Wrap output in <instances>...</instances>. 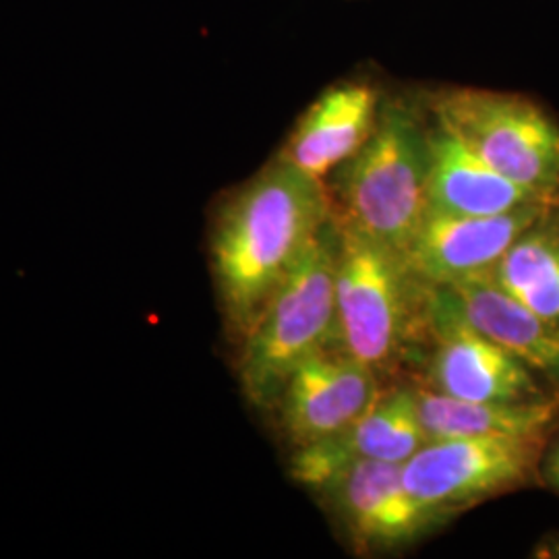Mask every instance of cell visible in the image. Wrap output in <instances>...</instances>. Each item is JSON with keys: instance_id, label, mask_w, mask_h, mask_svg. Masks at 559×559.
Wrapping results in <instances>:
<instances>
[{"instance_id": "obj_1", "label": "cell", "mask_w": 559, "mask_h": 559, "mask_svg": "<svg viewBox=\"0 0 559 559\" xmlns=\"http://www.w3.org/2000/svg\"><path fill=\"white\" fill-rule=\"evenodd\" d=\"M328 218L325 182L280 156L216 205L210 265L224 328L237 346Z\"/></svg>"}, {"instance_id": "obj_2", "label": "cell", "mask_w": 559, "mask_h": 559, "mask_svg": "<svg viewBox=\"0 0 559 559\" xmlns=\"http://www.w3.org/2000/svg\"><path fill=\"white\" fill-rule=\"evenodd\" d=\"M427 175L425 104L388 98L369 140L323 182L336 221L404 255L427 210Z\"/></svg>"}, {"instance_id": "obj_3", "label": "cell", "mask_w": 559, "mask_h": 559, "mask_svg": "<svg viewBox=\"0 0 559 559\" xmlns=\"http://www.w3.org/2000/svg\"><path fill=\"white\" fill-rule=\"evenodd\" d=\"M336 226L342 350L380 378L406 362L425 360L433 286L423 282L392 247L342 222L336 221Z\"/></svg>"}, {"instance_id": "obj_4", "label": "cell", "mask_w": 559, "mask_h": 559, "mask_svg": "<svg viewBox=\"0 0 559 559\" xmlns=\"http://www.w3.org/2000/svg\"><path fill=\"white\" fill-rule=\"evenodd\" d=\"M336 270L338 226L330 210V218L307 242L260 321L239 344L237 376L251 406L274 408L284 383L302 360L342 348Z\"/></svg>"}, {"instance_id": "obj_5", "label": "cell", "mask_w": 559, "mask_h": 559, "mask_svg": "<svg viewBox=\"0 0 559 559\" xmlns=\"http://www.w3.org/2000/svg\"><path fill=\"white\" fill-rule=\"evenodd\" d=\"M429 117L506 179L559 200V124L528 98L479 87H443Z\"/></svg>"}, {"instance_id": "obj_6", "label": "cell", "mask_w": 559, "mask_h": 559, "mask_svg": "<svg viewBox=\"0 0 559 559\" xmlns=\"http://www.w3.org/2000/svg\"><path fill=\"white\" fill-rule=\"evenodd\" d=\"M545 438L429 441L402 464L406 489L443 519L519 489L539 475Z\"/></svg>"}, {"instance_id": "obj_7", "label": "cell", "mask_w": 559, "mask_h": 559, "mask_svg": "<svg viewBox=\"0 0 559 559\" xmlns=\"http://www.w3.org/2000/svg\"><path fill=\"white\" fill-rule=\"evenodd\" d=\"M425 376L427 388L454 399L531 402L551 396L522 360L480 334L450 286L431 288Z\"/></svg>"}, {"instance_id": "obj_8", "label": "cell", "mask_w": 559, "mask_h": 559, "mask_svg": "<svg viewBox=\"0 0 559 559\" xmlns=\"http://www.w3.org/2000/svg\"><path fill=\"white\" fill-rule=\"evenodd\" d=\"M362 551H390L436 528L443 516L406 489L400 462L359 460L342 468L320 491Z\"/></svg>"}, {"instance_id": "obj_9", "label": "cell", "mask_w": 559, "mask_h": 559, "mask_svg": "<svg viewBox=\"0 0 559 559\" xmlns=\"http://www.w3.org/2000/svg\"><path fill=\"white\" fill-rule=\"evenodd\" d=\"M559 200L533 201L491 216H452L425 210L404 260L423 282L450 286L487 274L520 235Z\"/></svg>"}, {"instance_id": "obj_10", "label": "cell", "mask_w": 559, "mask_h": 559, "mask_svg": "<svg viewBox=\"0 0 559 559\" xmlns=\"http://www.w3.org/2000/svg\"><path fill=\"white\" fill-rule=\"evenodd\" d=\"M381 378L342 348L302 360L284 383L274 411L295 448L325 440L348 427L378 400Z\"/></svg>"}, {"instance_id": "obj_11", "label": "cell", "mask_w": 559, "mask_h": 559, "mask_svg": "<svg viewBox=\"0 0 559 559\" xmlns=\"http://www.w3.org/2000/svg\"><path fill=\"white\" fill-rule=\"evenodd\" d=\"M429 443L420 423L415 388L381 390L378 400L325 440L295 448L290 475L302 487L320 493L342 468L359 460H383L404 464Z\"/></svg>"}, {"instance_id": "obj_12", "label": "cell", "mask_w": 559, "mask_h": 559, "mask_svg": "<svg viewBox=\"0 0 559 559\" xmlns=\"http://www.w3.org/2000/svg\"><path fill=\"white\" fill-rule=\"evenodd\" d=\"M381 94L365 81L328 87L300 117L276 156L325 180L353 158L376 129Z\"/></svg>"}, {"instance_id": "obj_13", "label": "cell", "mask_w": 559, "mask_h": 559, "mask_svg": "<svg viewBox=\"0 0 559 559\" xmlns=\"http://www.w3.org/2000/svg\"><path fill=\"white\" fill-rule=\"evenodd\" d=\"M549 201L506 179L429 117L427 210L452 216H491Z\"/></svg>"}, {"instance_id": "obj_14", "label": "cell", "mask_w": 559, "mask_h": 559, "mask_svg": "<svg viewBox=\"0 0 559 559\" xmlns=\"http://www.w3.org/2000/svg\"><path fill=\"white\" fill-rule=\"evenodd\" d=\"M450 288L480 334L559 385V323L540 318L485 274L459 280Z\"/></svg>"}, {"instance_id": "obj_15", "label": "cell", "mask_w": 559, "mask_h": 559, "mask_svg": "<svg viewBox=\"0 0 559 559\" xmlns=\"http://www.w3.org/2000/svg\"><path fill=\"white\" fill-rule=\"evenodd\" d=\"M429 441L456 438H545L559 420V396L531 402L462 400L415 388Z\"/></svg>"}, {"instance_id": "obj_16", "label": "cell", "mask_w": 559, "mask_h": 559, "mask_svg": "<svg viewBox=\"0 0 559 559\" xmlns=\"http://www.w3.org/2000/svg\"><path fill=\"white\" fill-rule=\"evenodd\" d=\"M485 276L540 318L559 323V203L528 226Z\"/></svg>"}, {"instance_id": "obj_17", "label": "cell", "mask_w": 559, "mask_h": 559, "mask_svg": "<svg viewBox=\"0 0 559 559\" xmlns=\"http://www.w3.org/2000/svg\"><path fill=\"white\" fill-rule=\"evenodd\" d=\"M540 473L545 483L559 493V440L556 445L547 452V456L540 460Z\"/></svg>"}]
</instances>
